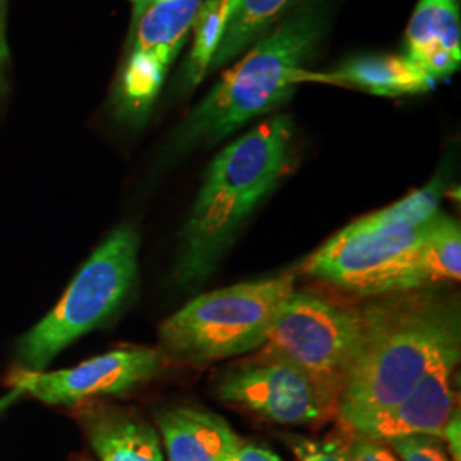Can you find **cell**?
Listing matches in <instances>:
<instances>
[{
    "label": "cell",
    "mask_w": 461,
    "mask_h": 461,
    "mask_svg": "<svg viewBox=\"0 0 461 461\" xmlns=\"http://www.w3.org/2000/svg\"><path fill=\"white\" fill-rule=\"evenodd\" d=\"M359 308L361 331L337 415L344 428L398 403L449 354L461 352L456 297L419 289Z\"/></svg>",
    "instance_id": "1"
},
{
    "label": "cell",
    "mask_w": 461,
    "mask_h": 461,
    "mask_svg": "<svg viewBox=\"0 0 461 461\" xmlns=\"http://www.w3.org/2000/svg\"><path fill=\"white\" fill-rule=\"evenodd\" d=\"M296 165V127L289 115L265 120L215 156L180 236V285H200L214 274L248 219Z\"/></svg>",
    "instance_id": "2"
},
{
    "label": "cell",
    "mask_w": 461,
    "mask_h": 461,
    "mask_svg": "<svg viewBox=\"0 0 461 461\" xmlns=\"http://www.w3.org/2000/svg\"><path fill=\"white\" fill-rule=\"evenodd\" d=\"M327 24L329 13L320 0L299 4L240 57L186 115L175 132L176 149L217 144L287 103L297 84L306 79L303 67L312 60Z\"/></svg>",
    "instance_id": "3"
},
{
    "label": "cell",
    "mask_w": 461,
    "mask_h": 461,
    "mask_svg": "<svg viewBox=\"0 0 461 461\" xmlns=\"http://www.w3.org/2000/svg\"><path fill=\"white\" fill-rule=\"evenodd\" d=\"M294 274H284L192 299L161 325L163 356L202 366L258 350L294 293Z\"/></svg>",
    "instance_id": "4"
},
{
    "label": "cell",
    "mask_w": 461,
    "mask_h": 461,
    "mask_svg": "<svg viewBox=\"0 0 461 461\" xmlns=\"http://www.w3.org/2000/svg\"><path fill=\"white\" fill-rule=\"evenodd\" d=\"M139 274V232L122 224L86 260L64 296L17 344L26 371H43L64 348L104 325L123 306Z\"/></svg>",
    "instance_id": "5"
},
{
    "label": "cell",
    "mask_w": 461,
    "mask_h": 461,
    "mask_svg": "<svg viewBox=\"0 0 461 461\" xmlns=\"http://www.w3.org/2000/svg\"><path fill=\"white\" fill-rule=\"evenodd\" d=\"M359 331L357 308L294 291L280 308L260 350L296 366L339 400Z\"/></svg>",
    "instance_id": "6"
},
{
    "label": "cell",
    "mask_w": 461,
    "mask_h": 461,
    "mask_svg": "<svg viewBox=\"0 0 461 461\" xmlns=\"http://www.w3.org/2000/svg\"><path fill=\"white\" fill-rule=\"evenodd\" d=\"M219 400L285 426L327 422L337 415L339 400L299 367L258 354L234 364L215 381Z\"/></svg>",
    "instance_id": "7"
},
{
    "label": "cell",
    "mask_w": 461,
    "mask_h": 461,
    "mask_svg": "<svg viewBox=\"0 0 461 461\" xmlns=\"http://www.w3.org/2000/svg\"><path fill=\"white\" fill-rule=\"evenodd\" d=\"M203 0H150L133 24L132 49L116 87V113L129 123L148 120Z\"/></svg>",
    "instance_id": "8"
},
{
    "label": "cell",
    "mask_w": 461,
    "mask_h": 461,
    "mask_svg": "<svg viewBox=\"0 0 461 461\" xmlns=\"http://www.w3.org/2000/svg\"><path fill=\"white\" fill-rule=\"evenodd\" d=\"M419 238L420 228L390 232L363 230L350 222L314 251L303 264V272L359 296L393 294Z\"/></svg>",
    "instance_id": "9"
},
{
    "label": "cell",
    "mask_w": 461,
    "mask_h": 461,
    "mask_svg": "<svg viewBox=\"0 0 461 461\" xmlns=\"http://www.w3.org/2000/svg\"><path fill=\"white\" fill-rule=\"evenodd\" d=\"M163 366V352L127 347L60 371L21 369L13 373L11 384L49 405H81L95 396L127 393L158 376Z\"/></svg>",
    "instance_id": "10"
},
{
    "label": "cell",
    "mask_w": 461,
    "mask_h": 461,
    "mask_svg": "<svg viewBox=\"0 0 461 461\" xmlns=\"http://www.w3.org/2000/svg\"><path fill=\"white\" fill-rule=\"evenodd\" d=\"M460 354L446 356L413 386L409 395L381 412L354 422L346 428L347 432L379 441L412 434L441 438L443 428L455 411L453 383Z\"/></svg>",
    "instance_id": "11"
},
{
    "label": "cell",
    "mask_w": 461,
    "mask_h": 461,
    "mask_svg": "<svg viewBox=\"0 0 461 461\" xmlns=\"http://www.w3.org/2000/svg\"><path fill=\"white\" fill-rule=\"evenodd\" d=\"M79 422L99 461H165L158 430L133 411L83 403Z\"/></svg>",
    "instance_id": "12"
},
{
    "label": "cell",
    "mask_w": 461,
    "mask_h": 461,
    "mask_svg": "<svg viewBox=\"0 0 461 461\" xmlns=\"http://www.w3.org/2000/svg\"><path fill=\"white\" fill-rule=\"evenodd\" d=\"M405 55L434 81H443L461 62L458 0H419L405 33Z\"/></svg>",
    "instance_id": "13"
},
{
    "label": "cell",
    "mask_w": 461,
    "mask_h": 461,
    "mask_svg": "<svg viewBox=\"0 0 461 461\" xmlns=\"http://www.w3.org/2000/svg\"><path fill=\"white\" fill-rule=\"evenodd\" d=\"M156 424L169 461H230L243 443L222 417L198 407H165Z\"/></svg>",
    "instance_id": "14"
},
{
    "label": "cell",
    "mask_w": 461,
    "mask_h": 461,
    "mask_svg": "<svg viewBox=\"0 0 461 461\" xmlns=\"http://www.w3.org/2000/svg\"><path fill=\"white\" fill-rule=\"evenodd\" d=\"M312 77L390 98L422 95L438 84V81H434L422 67L415 64L405 53H373L352 57L329 74H306V79Z\"/></svg>",
    "instance_id": "15"
},
{
    "label": "cell",
    "mask_w": 461,
    "mask_h": 461,
    "mask_svg": "<svg viewBox=\"0 0 461 461\" xmlns=\"http://www.w3.org/2000/svg\"><path fill=\"white\" fill-rule=\"evenodd\" d=\"M461 277L460 222L438 212L420 226L412 260L398 277L395 293L430 289Z\"/></svg>",
    "instance_id": "16"
},
{
    "label": "cell",
    "mask_w": 461,
    "mask_h": 461,
    "mask_svg": "<svg viewBox=\"0 0 461 461\" xmlns=\"http://www.w3.org/2000/svg\"><path fill=\"white\" fill-rule=\"evenodd\" d=\"M299 0H232L222 33L215 45L207 74L240 59L260 38L272 32L284 17L296 9Z\"/></svg>",
    "instance_id": "17"
},
{
    "label": "cell",
    "mask_w": 461,
    "mask_h": 461,
    "mask_svg": "<svg viewBox=\"0 0 461 461\" xmlns=\"http://www.w3.org/2000/svg\"><path fill=\"white\" fill-rule=\"evenodd\" d=\"M445 175H438L420 190H415L386 209L356 219L354 224L367 230L407 232L417 230L428 222L432 215L439 212V202L445 195Z\"/></svg>",
    "instance_id": "18"
},
{
    "label": "cell",
    "mask_w": 461,
    "mask_h": 461,
    "mask_svg": "<svg viewBox=\"0 0 461 461\" xmlns=\"http://www.w3.org/2000/svg\"><path fill=\"white\" fill-rule=\"evenodd\" d=\"M232 0H203L194 26V47L183 66V86L192 89L203 81L212 51L222 33Z\"/></svg>",
    "instance_id": "19"
},
{
    "label": "cell",
    "mask_w": 461,
    "mask_h": 461,
    "mask_svg": "<svg viewBox=\"0 0 461 461\" xmlns=\"http://www.w3.org/2000/svg\"><path fill=\"white\" fill-rule=\"evenodd\" d=\"M400 461H453L446 455L441 438L428 434L402 436L384 441Z\"/></svg>",
    "instance_id": "20"
},
{
    "label": "cell",
    "mask_w": 461,
    "mask_h": 461,
    "mask_svg": "<svg viewBox=\"0 0 461 461\" xmlns=\"http://www.w3.org/2000/svg\"><path fill=\"white\" fill-rule=\"evenodd\" d=\"M344 447L346 461H400L384 441L348 432Z\"/></svg>",
    "instance_id": "21"
},
{
    "label": "cell",
    "mask_w": 461,
    "mask_h": 461,
    "mask_svg": "<svg viewBox=\"0 0 461 461\" xmlns=\"http://www.w3.org/2000/svg\"><path fill=\"white\" fill-rule=\"evenodd\" d=\"M287 439L297 461H346L344 447L339 441H316L303 436H291Z\"/></svg>",
    "instance_id": "22"
},
{
    "label": "cell",
    "mask_w": 461,
    "mask_h": 461,
    "mask_svg": "<svg viewBox=\"0 0 461 461\" xmlns=\"http://www.w3.org/2000/svg\"><path fill=\"white\" fill-rule=\"evenodd\" d=\"M441 439L446 441L449 458L453 461H461V417L460 411L455 409L441 432Z\"/></svg>",
    "instance_id": "23"
},
{
    "label": "cell",
    "mask_w": 461,
    "mask_h": 461,
    "mask_svg": "<svg viewBox=\"0 0 461 461\" xmlns=\"http://www.w3.org/2000/svg\"><path fill=\"white\" fill-rule=\"evenodd\" d=\"M230 461H282V458L265 446L241 443Z\"/></svg>",
    "instance_id": "24"
},
{
    "label": "cell",
    "mask_w": 461,
    "mask_h": 461,
    "mask_svg": "<svg viewBox=\"0 0 461 461\" xmlns=\"http://www.w3.org/2000/svg\"><path fill=\"white\" fill-rule=\"evenodd\" d=\"M24 395L19 388H13L7 395L0 396V413L7 411L11 405H14L21 396Z\"/></svg>",
    "instance_id": "25"
},
{
    "label": "cell",
    "mask_w": 461,
    "mask_h": 461,
    "mask_svg": "<svg viewBox=\"0 0 461 461\" xmlns=\"http://www.w3.org/2000/svg\"><path fill=\"white\" fill-rule=\"evenodd\" d=\"M131 4H132V24H135V21L146 11L150 0H131Z\"/></svg>",
    "instance_id": "26"
},
{
    "label": "cell",
    "mask_w": 461,
    "mask_h": 461,
    "mask_svg": "<svg viewBox=\"0 0 461 461\" xmlns=\"http://www.w3.org/2000/svg\"><path fill=\"white\" fill-rule=\"evenodd\" d=\"M70 461H93L91 458H87V456H84V455H77V456H74Z\"/></svg>",
    "instance_id": "27"
}]
</instances>
